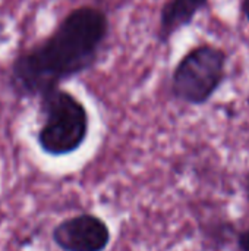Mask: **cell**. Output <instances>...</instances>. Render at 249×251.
I'll list each match as a JSON object with an SVG mask.
<instances>
[{
	"label": "cell",
	"mask_w": 249,
	"mask_h": 251,
	"mask_svg": "<svg viewBox=\"0 0 249 251\" xmlns=\"http://www.w3.org/2000/svg\"><path fill=\"white\" fill-rule=\"evenodd\" d=\"M62 251H104L110 244V229L103 219L82 213L59 222L51 232Z\"/></svg>",
	"instance_id": "obj_4"
},
{
	"label": "cell",
	"mask_w": 249,
	"mask_h": 251,
	"mask_svg": "<svg viewBox=\"0 0 249 251\" xmlns=\"http://www.w3.org/2000/svg\"><path fill=\"white\" fill-rule=\"evenodd\" d=\"M245 191H247V197H248L249 200V172L245 176Z\"/></svg>",
	"instance_id": "obj_8"
},
{
	"label": "cell",
	"mask_w": 249,
	"mask_h": 251,
	"mask_svg": "<svg viewBox=\"0 0 249 251\" xmlns=\"http://www.w3.org/2000/svg\"><path fill=\"white\" fill-rule=\"evenodd\" d=\"M227 60V53L214 44L207 43L194 47L173 71V96L191 106L208 103L226 81Z\"/></svg>",
	"instance_id": "obj_3"
},
{
	"label": "cell",
	"mask_w": 249,
	"mask_h": 251,
	"mask_svg": "<svg viewBox=\"0 0 249 251\" xmlns=\"http://www.w3.org/2000/svg\"><path fill=\"white\" fill-rule=\"evenodd\" d=\"M44 124L38 132L41 150L50 156L76 151L88 134V113L84 104L68 91L54 88L41 96Z\"/></svg>",
	"instance_id": "obj_2"
},
{
	"label": "cell",
	"mask_w": 249,
	"mask_h": 251,
	"mask_svg": "<svg viewBox=\"0 0 249 251\" xmlns=\"http://www.w3.org/2000/svg\"><path fill=\"white\" fill-rule=\"evenodd\" d=\"M236 244L239 251H249V226L248 229L236 234Z\"/></svg>",
	"instance_id": "obj_6"
},
{
	"label": "cell",
	"mask_w": 249,
	"mask_h": 251,
	"mask_svg": "<svg viewBox=\"0 0 249 251\" xmlns=\"http://www.w3.org/2000/svg\"><path fill=\"white\" fill-rule=\"evenodd\" d=\"M207 4L208 0H167L160 15L158 40L167 43L179 29L191 25Z\"/></svg>",
	"instance_id": "obj_5"
},
{
	"label": "cell",
	"mask_w": 249,
	"mask_h": 251,
	"mask_svg": "<svg viewBox=\"0 0 249 251\" xmlns=\"http://www.w3.org/2000/svg\"><path fill=\"white\" fill-rule=\"evenodd\" d=\"M109 29L106 15L90 6L70 12L54 34L38 47L18 57L12 84L25 96H43L95 60Z\"/></svg>",
	"instance_id": "obj_1"
},
{
	"label": "cell",
	"mask_w": 249,
	"mask_h": 251,
	"mask_svg": "<svg viewBox=\"0 0 249 251\" xmlns=\"http://www.w3.org/2000/svg\"><path fill=\"white\" fill-rule=\"evenodd\" d=\"M239 7H241V12H242L244 18L247 19V22L249 24V0H241Z\"/></svg>",
	"instance_id": "obj_7"
}]
</instances>
